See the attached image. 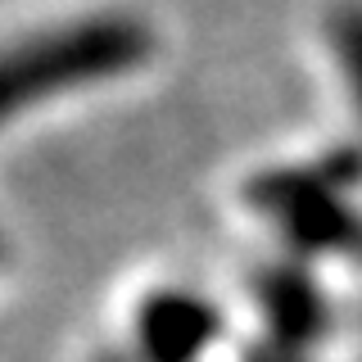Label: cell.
<instances>
[{"label": "cell", "mask_w": 362, "mask_h": 362, "mask_svg": "<svg viewBox=\"0 0 362 362\" xmlns=\"http://www.w3.org/2000/svg\"><path fill=\"white\" fill-rule=\"evenodd\" d=\"M358 181H362V145L339 141L308 163L258 173L245 186V199L281 231L290 254L362 263V213L344 199Z\"/></svg>", "instance_id": "obj_1"}, {"label": "cell", "mask_w": 362, "mask_h": 362, "mask_svg": "<svg viewBox=\"0 0 362 362\" xmlns=\"http://www.w3.org/2000/svg\"><path fill=\"white\" fill-rule=\"evenodd\" d=\"M150 28L132 14H90L41 37H28L5 59V109L18 113L32 100L122 77L150 59Z\"/></svg>", "instance_id": "obj_2"}, {"label": "cell", "mask_w": 362, "mask_h": 362, "mask_svg": "<svg viewBox=\"0 0 362 362\" xmlns=\"http://www.w3.org/2000/svg\"><path fill=\"white\" fill-rule=\"evenodd\" d=\"M222 335V313L195 290H158L136 308L141 362H199Z\"/></svg>", "instance_id": "obj_3"}, {"label": "cell", "mask_w": 362, "mask_h": 362, "mask_svg": "<svg viewBox=\"0 0 362 362\" xmlns=\"http://www.w3.org/2000/svg\"><path fill=\"white\" fill-rule=\"evenodd\" d=\"M254 299L267 317L272 344L303 354L331 335V303L299 258H281L254 272Z\"/></svg>", "instance_id": "obj_4"}, {"label": "cell", "mask_w": 362, "mask_h": 362, "mask_svg": "<svg viewBox=\"0 0 362 362\" xmlns=\"http://www.w3.org/2000/svg\"><path fill=\"white\" fill-rule=\"evenodd\" d=\"M331 45H335L339 68H344V86H349V95H354V105L362 113V5L335 9V18H331Z\"/></svg>", "instance_id": "obj_5"}, {"label": "cell", "mask_w": 362, "mask_h": 362, "mask_svg": "<svg viewBox=\"0 0 362 362\" xmlns=\"http://www.w3.org/2000/svg\"><path fill=\"white\" fill-rule=\"evenodd\" d=\"M240 362H303V354H290V349H281V344H249L245 354H240Z\"/></svg>", "instance_id": "obj_6"}, {"label": "cell", "mask_w": 362, "mask_h": 362, "mask_svg": "<svg viewBox=\"0 0 362 362\" xmlns=\"http://www.w3.org/2000/svg\"><path fill=\"white\" fill-rule=\"evenodd\" d=\"M95 362H141L136 354H105V358H95Z\"/></svg>", "instance_id": "obj_7"}]
</instances>
